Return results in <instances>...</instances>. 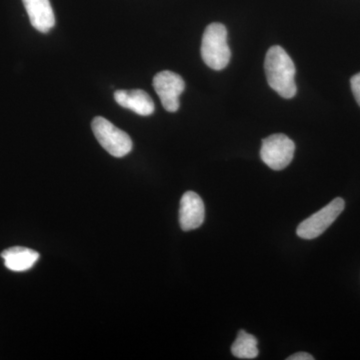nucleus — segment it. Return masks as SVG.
Wrapping results in <instances>:
<instances>
[{"label":"nucleus","mask_w":360,"mask_h":360,"mask_svg":"<svg viewBox=\"0 0 360 360\" xmlns=\"http://www.w3.org/2000/svg\"><path fill=\"white\" fill-rule=\"evenodd\" d=\"M264 70L269 86L274 91L286 99L295 96L297 87L295 63L283 47H270L265 56Z\"/></svg>","instance_id":"obj_1"},{"label":"nucleus","mask_w":360,"mask_h":360,"mask_svg":"<svg viewBox=\"0 0 360 360\" xmlns=\"http://www.w3.org/2000/svg\"><path fill=\"white\" fill-rule=\"evenodd\" d=\"M201 56L212 70H222L229 65L231 51L227 44L226 27L221 23H212L206 27L201 44Z\"/></svg>","instance_id":"obj_2"},{"label":"nucleus","mask_w":360,"mask_h":360,"mask_svg":"<svg viewBox=\"0 0 360 360\" xmlns=\"http://www.w3.org/2000/svg\"><path fill=\"white\" fill-rule=\"evenodd\" d=\"M92 131L97 141L110 155L115 158H123L132 149V141L129 134L117 129L110 120L97 116L91 123Z\"/></svg>","instance_id":"obj_3"},{"label":"nucleus","mask_w":360,"mask_h":360,"mask_svg":"<svg viewBox=\"0 0 360 360\" xmlns=\"http://www.w3.org/2000/svg\"><path fill=\"white\" fill-rule=\"evenodd\" d=\"M295 153V142L285 134H276L262 141L260 158L267 167L278 172L290 165Z\"/></svg>","instance_id":"obj_4"},{"label":"nucleus","mask_w":360,"mask_h":360,"mask_svg":"<svg viewBox=\"0 0 360 360\" xmlns=\"http://www.w3.org/2000/svg\"><path fill=\"white\" fill-rule=\"evenodd\" d=\"M345 202L341 198H335L319 212L298 225L296 233L300 238L314 239L321 236L345 210Z\"/></svg>","instance_id":"obj_5"},{"label":"nucleus","mask_w":360,"mask_h":360,"mask_svg":"<svg viewBox=\"0 0 360 360\" xmlns=\"http://www.w3.org/2000/svg\"><path fill=\"white\" fill-rule=\"evenodd\" d=\"M153 84L165 110L176 112L180 105L179 96L186 89L182 77L172 71H161L153 78Z\"/></svg>","instance_id":"obj_6"},{"label":"nucleus","mask_w":360,"mask_h":360,"mask_svg":"<svg viewBox=\"0 0 360 360\" xmlns=\"http://www.w3.org/2000/svg\"><path fill=\"white\" fill-rule=\"evenodd\" d=\"M205 203L198 193L187 191L182 195L179 207V224L182 231L198 229L205 221Z\"/></svg>","instance_id":"obj_7"},{"label":"nucleus","mask_w":360,"mask_h":360,"mask_svg":"<svg viewBox=\"0 0 360 360\" xmlns=\"http://www.w3.org/2000/svg\"><path fill=\"white\" fill-rule=\"evenodd\" d=\"M115 99L122 108L132 110L136 115L148 116L155 112V103L144 90H116Z\"/></svg>","instance_id":"obj_8"},{"label":"nucleus","mask_w":360,"mask_h":360,"mask_svg":"<svg viewBox=\"0 0 360 360\" xmlns=\"http://www.w3.org/2000/svg\"><path fill=\"white\" fill-rule=\"evenodd\" d=\"M30 23L42 33L49 32L56 25V16L49 0H22Z\"/></svg>","instance_id":"obj_9"},{"label":"nucleus","mask_w":360,"mask_h":360,"mask_svg":"<svg viewBox=\"0 0 360 360\" xmlns=\"http://www.w3.org/2000/svg\"><path fill=\"white\" fill-rule=\"evenodd\" d=\"M4 265L11 271L21 272L32 269L39 258V253L22 246H13L2 251Z\"/></svg>","instance_id":"obj_10"},{"label":"nucleus","mask_w":360,"mask_h":360,"mask_svg":"<svg viewBox=\"0 0 360 360\" xmlns=\"http://www.w3.org/2000/svg\"><path fill=\"white\" fill-rule=\"evenodd\" d=\"M231 352L238 359H257L258 355L257 338L245 330H239L238 338L232 345Z\"/></svg>","instance_id":"obj_11"},{"label":"nucleus","mask_w":360,"mask_h":360,"mask_svg":"<svg viewBox=\"0 0 360 360\" xmlns=\"http://www.w3.org/2000/svg\"><path fill=\"white\" fill-rule=\"evenodd\" d=\"M350 85H352V94H354L355 101L360 106V72L352 77Z\"/></svg>","instance_id":"obj_12"},{"label":"nucleus","mask_w":360,"mask_h":360,"mask_svg":"<svg viewBox=\"0 0 360 360\" xmlns=\"http://www.w3.org/2000/svg\"><path fill=\"white\" fill-rule=\"evenodd\" d=\"M288 360H314V357L311 354H307V352H297V354H292L288 357Z\"/></svg>","instance_id":"obj_13"}]
</instances>
